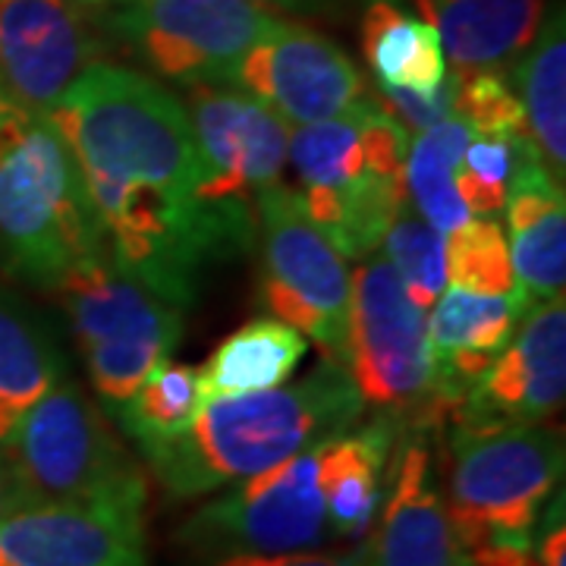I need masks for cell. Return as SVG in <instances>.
<instances>
[{"mask_svg": "<svg viewBox=\"0 0 566 566\" xmlns=\"http://www.w3.org/2000/svg\"><path fill=\"white\" fill-rule=\"evenodd\" d=\"M186 117L199 148V202L233 255L259 237V196L281 182L290 123L240 88L186 85Z\"/></svg>", "mask_w": 566, "mask_h": 566, "instance_id": "obj_7", "label": "cell"}, {"mask_svg": "<svg viewBox=\"0 0 566 566\" xmlns=\"http://www.w3.org/2000/svg\"><path fill=\"white\" fill-rule=\"evenodd\" d=\"M535 566H566V526H564V497L557 494V504L545 516Z\"/></svg>", "mask_w": 566, "mask_h": 566, "instance_id": "obj_34", "label": "cell"}, {"mask_svg": "<svg viewBox=\"0 0 566 566\" xmlns=\"http://www.w3.org/2000/svg\"><path fill=\"white\" fill-rule=\"evenodd\" d=\"M359 32L378 88L431 92L450 73L434 25L397 0H368Z\"/></svg>", "mask_w": 566, "mask_h": 566, "instance_id": "obj_23", "label": "cell"}, {"mask_svg": "<svg viewBox=\"0 0 566 566\" xmlns=\"http://www.w3.org/2000/svg\"><path fill=\"white\" fill-rule=\"evenodd\" d=\"M516 88L526 133L554 180L566 177V25L551 13L516 63Z\"/></svg>", "mask_w": 566, "mask_h": 566, "instance_id": "obj_24", "label": "cell"}, {"mask_svg": "<svg viewBox=\"0 0 566 566\" xmlns=\"http://www.w3.org/2000/svg\"><path fill=\"white\" fill-rule=\"evenodd\" d=\"M85 3H104V0H85Z\"/></svg>", "mask_w": 566, "mask_h": 566, "instance_id": "obj_37", "label": "cell"}, {"mask_svg": "<svg viewBox=\"0 0 566 566\" xmlns=\"http://www.w3.org/2000/svg\"><path fill=\"white\" fill-rule=\"evenodd\" d=\"M308 353V340L277 318H255L223 337L199 368L202 403L283 387Z\"/></svg>", "mask_w": 566, "mask_h": 566, "instance_id": "obj_22", "label": "cell"}, {"mask_svg": "<svg viewBox=\"0 0 566 566\" xmlns=\"http://www.w3.org/2000/svg\"><path fill=\"white\" fill-rule=\"evenodd\" d=\"M457 73L504 70L523 57L545 17V0H416Z\"/></svg>", "mask_w": 566, "mask_h": 566, "instance_id": "obj_21", "label": "cell"}, {"mask_svg": "<svg viewBox=\"0 0 566 566\" xmlns=\"http://www.w3.org/2000/svg\"><path fill=\"white\" fill-rule=\"evenodd\" d=\"M453 114L475 136H516V133H526L523 104L516 98V92L510 88V82L494 70L457 73Z\"/></svg>", "mask_w": 566, "mask_h": 566, "instance_id": "obj_31", "label": "cell"}, {"mask_svg": "<svg viewBox=\"0 0 566 566\" xmlns=\"http://www.w3.org/2000/svg\"><path fill=\"white\" fill-rule=\"evenodd\" d=\"M0 566H151L145 510L25 504L0 520Z\"/></svg>", "mask_w": 566, "mask_h": 566, "instance_id": "obj_17", "label": "cell"}, {"mask_svg": "<svg viewBox=\"0 0 566 566\" xmlns=\"http://www.w3.org/2000/svg\"><path fill=\"white\" fill-rule=\"evenodd\" d=\"M25 504H29V501H25L20 475H17V465L10 460L7 447L0 444V520L10 516L13 510H20V506Z\"/></svg>", "mask_w": 566, "mask_h": 566, "instance_id": "obj_35", "label": "cell"}, {"mask_svg": "<svg viewBox=\"0 0 566 566\" xmlns=\"http://www.w3.org/2000/svg\"><path fill=\"white\" fill-rule=\"evenodd\" d=\"M400 431L403 422H397L394 416H378L318 444L315 479L331 535L359 542L371 528L385 497L387 463Z\"/></svg>", "mask_w": 566, "mask_h": 566, "instance_id": "obj_20", "label": "cell"}, {"mask_svg": "<svg viewBox=\"0 0 566 566\" xmlns=\"http://www.w3.org/2000/svg\"><path fill=\"white\" fill-rule=\"evenodd\" d=\"M447 283L491 296L513 293L510 245L497 218H469L447 233Z\"/></svg>", "mask_w": 566, "mask_h": 566, "instance_id": "obj_29", "label": "cell"}, {"mask_svg": "<svg viewBox=\"0 0 566 566\" xmlns=\"http://www.w3.org/2000/svg\"><path fill=\"white\" fill-rule=\"evenodd\" d=\"M66 378V363L35 318L0 303V444L22 416Z\"/></svg>", "mask_w": 566, "mask_h": 566, "instance_id": "obj_25", "label": "cell"}, {"mask_svg": "<svg viewBox=\"0 0 566 566\" xmlns=\"http://www.w3.org/2000/svg\"><path fill=\"white\" fill-rule=\"evenodd\" d=\"M57 296L104 403L120 406L182 340L180 305L123 274L111 255L76 264Z\"/></svg>", "mask_w": 566, "mask_h": 566, "instance_id": "obj_8", "label": "cell"}, {"mask_svg": "<svg viewBox=\"0 0 566 566\" xmlns=\"http://www.w3.org/2000/svg\"><path fill=\"white\" fill-rule=\"evenodd\" d=\"M385 259L403 281L409 300L419 308H431L447 290V237L403 202L394 223L387 227Z\"/></svg>", "mask_w": 566, "mask_h": 566, "instance_id": "obj_28", "label": "cell"}, {"mask_svg": "<svg viewBox=\"0 0 566 566\" xmlns=\"http://www.w3.org/2000/svg\"><path fill=\"white\" fill-rule=\"evenodd\" d=\"M281 25L255 0H136L117 32L167 80L230 85L245 51Z\"/></svg>", "mask_w": 566, "mask_h": 566, "instance_id": "obj_12", "label": "cell"}, {"mask_svg": "<svg viewBox=\"0 0 566 566\" xmlns=\"http://www.w3.org/2000/svg\"><path fill=\"white\" fill-rule=\"evenodd\" d=\"M98 211L111 262L189 305L211 264L233 259L199 202V148L182 102L139 70L95 63L48 111Z\"/></svg>", "mask_w": 566, "mask_h": 566, "instance_id": "obj_1", "label": "cell"}, {"mask_svg": "<svg viewBox=\"0 0 566 566\" xmlns=\"http://www.w3.org/2000/svg\"><path fill=\"white\" fill-rule=\"evenodd\" d=\"M346 371L365 403L397 422L438 428L431 419L428 312L409 300L385 255L363 259L349 281Z\"/></svg>", "mask_w": 566, "mask_h": 566, "instance_id": "obj_9", "label": "cell"}, {"mask_svg": "<svg viewBox=\"0 0 566 566\" xmlns=\"http://www.w3.org/2000/svg\"><path fill=\"white\" fill-rule=\"evenodd\" d=\"M363 412L349 371L322 359L296 385L205 403L180 438L142 457L170 501H192L322 444L359 424Z\"/></svg>", "mask_w": 566, "mask_h": 566, "instance_id": "obj_2", "label": "cell"}, {"mask_svg": "<svg viewBox=\"0 0 566 566\" xmlns=\"http://www.w3.org/2000/svg\"><path fill=\"white\" fill-rule=\"evenodd\" d=\"M560 479V428L450 424L444 504L469 566H535V528Z\"/></svg>", "mask_w": 566, "mask_h": 566, "instance_id": "obj_4", "label": "cell"}, {"mask_svg": "<svg viewBox=\"0 0 566 566\" xmlns=\"http://www.w3.org/2000/svg\"><path fill=\"white\" fill-rule=\"evenodd\" d=\"M375 98L385 104L387 114H394L412 133H424L434 123L447 120L453 114L457 98V73H447V80L431 92H406V88H378Z\"/></svg>", "mask_w": 566, "mask_h": 566, "instance_id": "obj_32", "label": "cell"}, {"mask_svg": "<svg viewBox=\"0 0 566 566\" xmlns=\"http://www.w3.org/2000/svg\"><path fill=\"white\" fill-rule=\"evenodd\" d=\"M566 400L564 296L523 315L513 337L450 416L453 424H545Z\"/></svg>", "mask_w": 566, "mask_h": 566, "instance_id": "obj_14", "label": "cell"}, {"mask_svg": "<svg viewBox=\"0 0 566 566\" xmlns=\"http://www.w3.org/2000/svg\"><path fill=\"white\" fill-rule=\"evenodd\" d=\"M107 255L76 158L48 114L0 98V268L41 290Z\"/></svg>", "mask_w": 566, "mask_h": 566, "instance_id": "obj_3", "label": "cell"}, {"mask_svg": "<svg viewBox=\"0 0 566 566\" xmlns=\"http://www.w3.org/2000/svg\"><path fill=\"white\" fill-rule=\"evenodd\" d=\"M29 504L148 506V475L95 400L63 378L3 441Z\"/></svg>", "mask_w": 566, "mask_h": 566, "instance_id": "obj_6", "label": "cell"}, {"mask_svg": "<svg viewBox=\"0 0 566 566\" xmlns=\"http://www.w3.org/2000/svg\"><path fill=\"white\" fill-rule=\"evenodd\" d=\"M431 431L412 424L387 463L385 513L378 528L353 547V566H469L447 513L438 465L431 457Z\"/></svg>", "mask_w": 566, "mask_h": 566, "instance_id": "obj_15", "label": "cell"}, {"mask_svg": "<svg viewBox=\"0 0 566 566\" xmlns=\"http://www.w3.org/2000/svg\"><path fill=\"white\" fill-rule=\"evenodd\" d=\"M98 61V41L70 0H0V98L48 114Z\"/></svg>", "mask_w": 566, "mask_h": 566, "instance_id": "obj_16", "label": "cell"}, {"mask_svg": "<svg viewBox=\"0 0 566 566\" xmlns=\"http://www.w3.org/2000/svg\"><path fill=\"white\" fill-rule=\"evenodd\" d=\"M230 85L268 104L290 126L331 120L368 92L359 66L337 41L286 20L245 51Z\"/></svg>", "mask_w": 566, "mask_h": 566, "instance_id": "obj_13", "label": "cell"}, {"mask_svg": "<svg viewBox=\"0 0 566 566\" xmlns=\"http://www.w3.org/2000/svg\"><path fill=\"white\" fill-rule=\"evenodd\" d=\"M523 136L526 133L469 139L463 158L457 164V174H453V186H457L469 214L497 218L504 211L506 189H510L513 164H516V145Z\"/></svg>", "mask_w": 566, "mask_h": 566, "instance_id": "obj_30", "label": "cell"}, {"mask_svg": "<svg viewBox=\"0 0 566 566\" xmlns=\"http://www.w3.org/2000/svg\"><path fill=\"white\" fill-rule=\"evenodd\" d=\"M262 303L346 368L349 271L334 245L305 214L296 189L274 182L259 196Z\"/></svg>", "mask_w": 566, "mask_h": 566, "instance_id": "obj_10", "label": "cell"}, {"mask_svg": "<svg viewBox=\"0 0 566 566\" xmlns=\"http://www.w3.org/2000/svg\"><path fill=\"white\" fill-rule=\"evenodd\" d=\"M315 450L243 479L230 494L202 504L180 528L177 545L192 560L227 554H296L318 551L331 538L322 491L315 479Z\"/></svg>", "mask_w": 566, "mask_h": 566, "instance_id": "obj_11", "label": "cell"}, {"mask_svg": "<svg viewBox=\"0 0 566 566\" xmlns=\"http://www.w3.org/2000/svg\"><path fill=\"white\" fill-rule=\"evenodd\" d=\"M409 129L375 92L349 111L290 133L286 161L296 170L305 214L340 259L363 262L406 202Z\"/></svg>", "mask_w": 566, "mask_h": 566, "instance_id": "obj_5", "label": "cell"}, {"mask_svg": "<svg viewBox=\"0 0 566 566\" xmlns=\"http://www.w3.org/2000/svg\"><path fill=\"white\" fill-rule=\"evenodd\" d=\"M532 305L523 293H475L447 286L428 322L431 349V419L441 424L485 375Z\"/></svg>", "mask_w": 566, "mask_h": 566, "instance_id": "obj_18", "label": "cell"}, {"mask_svg": "<svg viewBox=\"0 0 566 566\" xmlns=\"http://www.w3.org/2000/svg\"><path fill=\"white\" fill-rule=\"evenodd\" d=\"M192 566H353V551L324 554V551H296V554H227L211 560H192Z\"/></svg>", "mask_w": 566, "mask_h": 566, "instance_id": "obj_33", "label": "cell"}, {"mask_svg": "<svg viewBox=\"0 0 566 566\" xmlns=\"http://www.w3.org/2000/svg\"><path fill=\"white\" fill-rule=\"evenodd\" d=\"M202 406L199 368L167 359L133 390L129 400L111 409L123 434H129L139 450H148L180 438Z\"/></svg>", "mask_w": 566, "mask_h": 566, "instance_id": "obj_27", "label": "cell"}, {"mask_svg": "<svg viewBox=\"0 0 566 566\" xmlns=\"http://www.w3.org/2000/svg\"><path fill=\"white\" fill-rule=\"evenodd\" d=\"M255 3L290 10V13H303V17H334L337 10H344L349 0H255Z\"/></svg>", "mask_w": 566, "mask_h": 566, "instance_id": "obj_36", "label": "cell"}, {"mask_svg": "<svg viewBox=\"0 0 566 566\" xmlns=\"http://www.w3.org/2000/svg\"><path fill=\"white\" fill-rule=\"evenodd\" d=\"M469 139H472V129L457 114H450L447 120L419 133V139L409 145V155H406V196L412 199L424 221L434 230H441L444 237L460 230L472 218L453 186V174Z\"/></svg>", "mask_w": 566, "mask_h": 566, "instance_id": "obj_26", "label": "cell"}, {"mask_svg": "<svg viewBox=\"0 0 566 566\" xmlns=\"http://www.w3.org/2000/svg\"><path fill=\"white\" fill-rule=\"evenodd\" d=\"M506 230L513 290L528 305L564 296L566 281V196L554 180L528 133L516 145V164L506 189Z\"/></svg>", "mask_w": 566, "mask_h": 566, "instance_id": "obj_19", "label": "cell"}]
</instances>
